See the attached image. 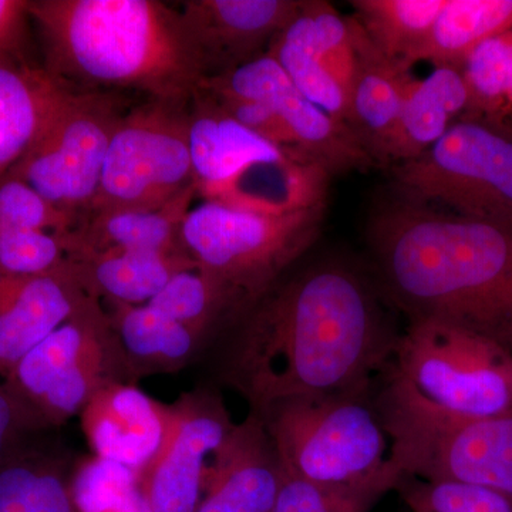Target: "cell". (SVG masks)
<instances>
[{
    "mask_svg": "<svg viewBox=\"0 0 512 512\" xmlns=\"http://www.w3.org/2000/svg\"><path fill=\"white\" fill-rule=\"evenodd\" d=\"M376 282L342 259L289 269L234 319L224 383L259 413L289 397L372 386L402 333Z\"/></svg>",
    "mask_w": 512,
    "mask_h": 512,
    "instance_id": "obj_1",
    "label": "cell"
},
{
    "mask_svg": "<svg viewBox=\"0 0 512 512\" xmlns=\"http://www.w3.org/2000/svg\"><path fill=\"white\" fill-rule=\"evenodd\" d=\"M367 242L376 285L409 322L448 323L512 352V221L396 195L373 211Z\"/></svg>",
    "mask_w": 512,
    "mask_h": 512,
    "instance_id": "obj_2",
    "label": "cell"
},
{
    "mask_svg": "<svg viewBox=\"0 0 512 512\" xmlns=\"http://www.w3.org/2000/svg\"><path fill=\"white\" fill-rule=\"evenodd\" d=\"M46 72L63 84L134 89L188 104L205 79L180 12L157 0L29 2Z\"/></svg>",
    "mask_w": 512,
    "mask_h": 512,
    "instance_id": "obj_3",
    "label": "cell"
},
{
    "mask_svg": "<svg viewBox=\"0 0 512 512\" xmlns=\"http://www.w3.org/2000/svg\"><path fill=\"white\" fill-rule=\"evenodd\" d=\"M376 393L383 419L463 420L512 412V352L448 323L409 322Z\"/></svg>",
    "mask_w": 512,
    "mask_h": 512,
    "instance_id": "obj_4",
    "label": "cell"
},
{
    "mask_svg": "<svg viewBox=\"0 0 512 512\" xmlns=\"http://www.w3.org/2000/svg\"><path fill=\"white\" fill-rule=\"evenodd\" d=\"M375 383L289 397L256 413L284 473L332 485L362 484L397 474L387 463L390 439L377 406Z\"/></svg>",
    "mask_w": 512,
    "mask_h": 512,
    "instance_id": "obj_5",
    "label": "cell"
},
{
    "mask_svg": "<svg viewBox=\"0 0 512 512\" xmlns=\"http://www.w3.org/2000/svg\"><path fill=\"white\" fill-rule=\"evenodd\" d=\"M325 211L320 205L268 215L204 201L185 217L181 241L221 292L232 320L301 261L319 237Z\"/></svg>",
    "mask_w": 512,
    "mask_h": 512,
    "instance_id": "obj_6",
    "label": "cell"
},
{
    "mask_svg": "<svg viewBox=\"0 0 512 512\" xmlns=\"http://www.w3.org/2000/svg\"><path fill=\"white\" fill-rule=\"evenodd\" d=\"M116 382L133 380L109 313L94 296L2 380L30 433L62 426Z\"/></svg>",
    "mask_w": 512,
    "mask_h": 512,
    "instance_id": "obj_7",
    "label": "cell"
},
{
    "mask_svg": "<svg viewBox=\"0 0 512 512\" xmlns=\"http://www.w3.org/2000/svg\"><path fill=\"white\" fill-rule=\"evenodd\" d=\"M399 197L484 220L512 221V133L463 117L426 153L392 165Z\"/></svg>",
    "mask_w": 512,
    "mask_h": 512,
    "instance_id": "obj_8",
    "label": "cell"
},
{
    "mask_svg": "<svg viewBox=\"0 0 512 512\" xmlns=\"http://www.w3.org/2000/svg\"><path fill=\"white\" fill-rule=\"evenodd\" d=\"M191 188L187 104L150 99L117 123L89 214L158 210Z\"/></svg>",
    "mask_w": 512,
    "mask_h": 512,
    "instance_id": "obj_9",
    "label": "cell"
},
{
    "mask_svg": "<svg viewBox=\"0 0 512 512\" xmlns=\"http://www.w3.org/2000/svg\"><path fill=\"white\" fill-rule=\"evenodd\" d=\"M121 116L113 94L66 87L39 136L8 174L57 210L84 220Z\"/></svg>",
    "mask_w": 512,
    "mask_h": 512,
    "instance_id": "obj_10",
    "label": "cell"
},
{
    "mask_svg": "<svg viewBox=\"0 0 512 512\" xmlns=\"http://www.w3.org/2000/svg\"><path fill=\"white\" fill-rule=\"evenodd\" d=\"M400 477L485 488L512 501V412L481 419H383Z\"/></svg>",
    "mask_w": 512,
    "mask_h": 512,
    "instance_id": "obj_11",
    "label": "cell"
},
{
    "mask_svg": "<svg viewBox=\"0 0 512 512\" xmlns=\"http://www.w3.org/2000/svg\"><path fill=\"white\" fill-rule=\"evenodd\" d=\"M234 427L221 396L210 390L184 394L170 404L160 450L140 473L151 511H197L212 458Z\"/></svg>",
    "mask_w": 512,
    "mask_h": 512,
    "instance_id": "obj_12",
    "label": "cell"
},
{
    "mask_svg": "<svg viewBox=\"0 0 512 512\" xmlns=\"http://www.w3.org/2000/svg\"><path fill=\"white\" fill-rule=\"evenodd\" d=\"M200 87L264 103L292 131L303 156L330 177L376 165L355 133L312 103L266 53L232 72L202 80Z\"/></svg>",
    "mask_w": 512,
    "mask_h": 512,
    "instance_id": "obj_13",
    "label": "cell"
},
{
    "mask_svg": "<svg viewBox=\"0 0 512 512\" xmlns=\"http://www.w3.org/2000/svg\"><path fill=\"white\" fill-rule=\"evenodd\" d=\"M303 0H187L183 28L200 57L205 79L232 72L268 52Z\"/></svg>",
    "mask_w": 512,
    "mask_h": 512,
    "instance_id": "obj_14",
    "label": "cell"
},
{
    "mask_svg": "<svg viewBox=\"0 0 512 512\" xmlns=\"http://www.w3.org/2000/svg\"><path fill=\"white\" fill-rule=\"evenodd\" d=\"M282 480L284 470L264 421L249 412L212 458L195 512H271Z\"/></svg>",
    "mask_w": 512,
    "mask_h": 512,
    "instance_id": "obj_15",
    "label": "cell"
},
{
    "mask_svg": "<svg viewBox=\"0 0 512 512\" xmlns=\"http://www.w3.org/2000/svg\"><path fill=\"white\" fill-rule=\"evenodd\" d=\"M76 268L57 274H0V380L89 301Z\"/></svg>",
    "mask_w": 512,
    "mask_h": 512,
    "instance_id": "obj_16",
    "label": "cell"
},
{
    "mask_svg": "<svg viewBox=\"0 0 512 512\" xmlns=\"http://www.w3.org/2000/svg\"><path fill=\"white\" fill-rule=\"evenodd\" d=\"M80 419L93 456L141 473L160 450L170 406L133 383L116 382L94 394Z\"/></svg>",
    "mask_w": 512,
    "mask_h": 512,
    "instance_id": "obj_17",
    "label": "cell"
},
{
    "mask_svg": "<svg viewBox=\"0 0 512 512\" xmlns=\"http://www.w3.org/2000/svg\"><path fill=\"white\" fill-rule=\"evenodd\" d=\"M190 107L188 137L192 170L197 194L204 201H211L222 187L256 161L293 153L232 120L204 90L195 92Z\"/></svg>",
    "mask_w": 512,
    "mask_h": 512,
    "instance_id": "obj_18",
    "label": "cell"
},
{
    "mask_svg": "<svg viewBox=\"0 0 512 512\" xmlns=\"http://www.w3.org/2000/svg\"><path fill=\"white\" fill-rule=\"evenodd\" d=\"M352 20L356 66L350 87V128L373 163L382 165L404 94L414 76L412 67L382 55Z\"/></svg>",
    "mask_w": 512,
    "mask_h": 512,
    "instance_id": "obj_19",
    "label": "cell"
},
{
    "mask_svg": "<svg viewBox=\"0 0 512 512\" xmlns=\"http://www.w3.org/2000/svg\"><path fill=\"white\" fill-rule=\"evenodd\" d=\"M467 110L468 90L461 69L434 67V72L426 79L413 77L404 94L382 165L390 168L420 157L456 121L466 117Z\"/></svg>",
    "mask_w": 512,
    "mask_h": 512,
    "instance_id": "obj_20",
    "label": "cell"
},
{
    "mask_svg": "<svg viewBox=\"0 0 512 512\" xmlns=\"http://www.w3.org/2000/svg\"><path fill=\"white\" fill-rule=\"evenodd\" d=\"M197 188L158 210H109L86 215L70 234L72 259L106 251H185L181 229Z\"/></svg>",
    "mask_w": 512,
    "mask_h": 512,
    "instance_id": "obj_21",
    "label": "cell"
},
{
    "mask_svg": "<svg viewBox=\"0 0 512 512\" xmlns=\"http://www.w3.org/2000/svg\"><path fill=\"white\" fill-rule=\"evenodd\" d=\"M73 262L89 295L124 305H146L175 275L198 268L187 251H106Z\"/></svg>",
    "mask_w": 512,
    "mask_h": 512,
    "instance_id": "obj_22",
    "label": "cell"
},
{
    "mask_svg": "<svg viewBox=\"0 0 512 512\" xmlns=\"http://www.w3.org/2000/svg\"><path fill=\"white\" fill-rule=\"evenodd\" d=\"M66 87L45 69L0 56V178L32 146Z\"/></svg>",
    "mask_w": 512,
    "mask_h": 512,
    "instance_id": "obj_23",
    "label": "cell"
},
{
    "mask_svg": "<svg viewBox=\"0 0 512 512\" xmlns=\"http://www.w3.org/2000/svg\"><path fill=\"white\" fill-rule=\"evenodd\" d=\"M107 313L133 382L140 377L184 369L204 342L148 303H109Z\"/></svg>",
    "mask_w": 512,
    "mask_h": 512,
    "instance_id": "obj_24",
    "label": "cell"
},
{
    "mask_svg": "<svg viewBox=\"0 0 512 512\" xmlns=\"http://www.w3.org/2000/svg\"><path fill=\"white\" fill-rule=\"evenodd\" d=\"M512 29V0H446L417 62L461 69L485 40Z\"/></svg>",
    "mask_w": 512,
    "mask_h": 512,
    "instance_id": "obj_25",
    "label": "cell"
},
{
    "mask_svg": "<svg viewBox=\"0 0 512 512\" xmlns=\"http://www.w3.org/2000/svg\"><path fill=\"white\" fill-rule=\"evenodd\" d=\"M266 55L282 67L312 103L350 128L349 93L326 67L316 49L308 0H303L298 15L279 33Z\"/></svg>",
    "mask_w": 512,
    "mask_h": 512,
    "instance_id": "obj_26",
    "label": "cell"
},
{
    "mask_svg": "<svg viewBox=\"0 0 512 512\" xmlns=\"http://www.w3.org/2000/svg\"><path fill=\"white\" fill-rule=\"evenodd\" d=\"M446 0H353L357 25L382 55L413 67Z\"/></svg>",
    "mask_w": 512,
    "mask_h": 512,
    "instance_id": "obj_27",
    "label": "cell"
},
{
    "mask_svg": "<svg viewBox=\"0 0 512 512\" xmlns=\"http://www.w3.org/2000/svg\"><path fill=\"white\" fill-rule=\"evenodd\" d=\"M0 512H76L62 461L20 448L0 464Z\"/></svg>",
    "mask_w": 512,
    "mask_h": 512,
    "instance_id": "obj_28",
    "label": "cell"
},
{
    "mask_svg": "<svg viewBox=\"0 0 512 512\" xmlns=\"http://www.w3.org/2000/svg\"><path fill=\"white\" fill-rule=\"evenodd\" d=\"M512 29L485 40L467 57L461 72L468 90V119L507 128Z\"/></svg>",
    "mask_w": 512,
    "mask_h": 512,
    "instance_id": "obj_29",
    "label": "cell"
},
{
    "mask_svg": "<svg viewBox=\"0 0 512 512\" xmlns=\"http://www.w3.org/2000/svg\"><path fill=\"white\" fill-rule=\"evenodd\" d=\"M76 512H153L140 473L113 461L84 458L70 473Z\"/></svg>",
    "mask_w": 512,
    "mask_h": 512,
    "instance_id": "obj_30",
    "label": "cell"
},
{
    "mask_svg": "<svg viewBox=\"0 0 512 512\" xmlns=\"http://www.w3.org/2000/svg\"><path fill=\"white\" fill-rule=\"evenodd\" d=\"M400 477L387 473L362 484L313 483L284 473L271 512H370L377 501L396 490Z\"/></svg>",
    "mask_w": 512,
    "mask_h": 512,
    "instance_id": "obj_31",
    "label": "cell"
},
{
    "mask_svg": "<svg viewBox=\"0 0 512 512\" xmlns=\"http://www.w3.org/2000/svg\"><path fill=\"white\" fill-rule=\"evenodd\" d=\"M148 305L181 323L202 340L215 326L229 320L228 306L221 292L198 268L175 275Z\"/></svg>",
    "mask_w": 512,
    "mask_h": 512,
    "instance_id": "obj_32",
    "label": "cell"
},
{
    "mask_svg": "<svg viewBox=\"0 0 512 512\" xmlns=\"http://www.w3.org/2000/svg\"><path fill=\"white\" fill-rule=\"evenodd\" d=\"M70 234L52 231L0 234V274L37 276L69 271L74 266Z\"/></svg>",
    "mask_w": 512,
    "mask_h": 512,
    "instance_id": "obj_33",
    "label": "cell"
},
{
    "mask_svg": "<svg viewBox=\"0 0 512 512\" xmlns=\"http://www.w3.org/2000/svg\"><path fill=\"white\" fill-rule=\"evenodd\" d=\"M83 218L57 210L39 192L10 174L0 178V234L52 231L69 234Z\"/></svg>",
    "mask_w": 512,
    "mask_h": 512,
    "instance_id": "obj_34",
    "label": "cell"
},
{
    "mask_svg": "<svg viewBox=\"0 0 512 512\" xmlns=\"http://www.w3.org/2000/svg\"><path fill=\"white\" fill-rule=\"evenodd\" d=\"M396 490L412 512H512L510 498L473 485L404 477Z\"/></svg>",
    "mask_w": 512,
    "mask_h": 512,
    "instance_id": "obj_35",
    "label": "cell"
},
{
    "mask_svg": "<svg viewBox=\"0 0 512 512\" xmlns=\"http://www.w3.org/2000/svg\"><path fill=\"white\" fill-rule=\"evenodd\" d=\"M200 89L204 90L227 116L237 121L242 127L265 138L275 146L303 156L292 131L274 110L269 109L261 101L245 99V97L234 96V94L214 92V90L204 89V87H200Z\"/></svg>",
    "mask_w": 512,
    "mask_h": 512,
    "instance_id": "obj_36",
    "label": "cell"
},
{
    "mask_svg": "<svg viewBox=\"0 0 512 512\" xmlns=\"http://www.w3.org/2000/svg\"><path fill=\"white\" fill-rule=\"evenodd\" d=\"M29 2L0 0V56L23 60Z\"/></svg>",
    "mask_w": 512,
    "mask_h": 512,
    "instance_id": "obj_37",
    "label": "cell"
},
{
    "mask_svg": "<svg viewBox=\"0 0 512 512\" xmlns=\"http://www.w3.org/2000/svg\"><path fill=\"white\" fill-rule=\"evenodd\" d=\"M29 434L28 424L23 419L18 404L0 380V464L5 463L22 448V441Z\"/></svg>",
    "mask_w": 512,
    "mask_h": 512,
    "instance_id": "obj_38",
    "label": "cell"
},
{
    "mask_svg": "<svg viewBox=\"0 0 512 512\" xmlns=\"http://www.w3.org/2000/svg\"><path fill=\"white\" fill-rule=\"evenodd\" d=\"M508 109H510V114H512V50L510 62V79H508Z\"/></svg>",
    "mask_w": 512,
    "mask_h": 512,
    "instance_id": "obj_39",
    "label": "cell"
}]
</instances>
